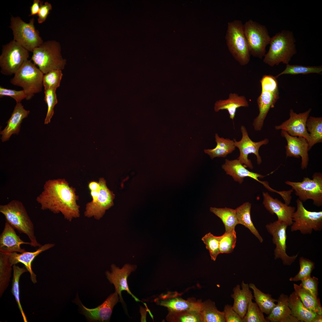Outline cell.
Here are the masks:
<instances>
[{"instance_id":"cell-1","label":"cell","mask_w":322,"mask_h":322,"mask_svg":"<svg viewBox=\"0 0 322 322\" xmlns=\"http://www.w3.org/2000/svg\"><path fill=\"white\" fill-rule=\"evenodd\" d=\"M78 199L75 188L65 179H58L47 181L36 200L41 210L55 214L61 213L71 222L80 216V206L77 202Z\"/></svg>"},{"instance_id":"cell-2","label":"cell","mask_w":322,"mask_h":322,"mask_svg":"<svg viewBox=\"0 0 322 322\" xmlns=\"http://www.w3.org/2000/svg\"><path fill=\"white\" fill-rule=\"evenodd\" d=\"M296 40L293 32L284 30L271 38L268 51L265 55L263 62L270 66L280 63L287 65L297 52Z\"/></svg>"},{"instance_id":"cell-3","label":"cell","mask_w":322,"mask_h":322,"mask_svg":"<svg viewBox=\"0 0 322 322\" xmlns=\"http://www.w3.org/2000/svg\"><path fill=\"white\" fill-rule=\"evenodd\" d=\"M0 212L4 215L6 222L20 233L27 235L31 246L40 247L42 245L37 240L33 222L21 201L13 200L6 204L1 205Z\"/></svg>"},{"instance_id":"cell-4","label":"cell","mask_w":322,"mask_h":322,"mask_svg":"<svg viewBox=\"0 0 322 322\" xmlns=\"http://www.w3.org/2000/svg\"><path fill=\"white\" fill-rule=\"evenodd\" d=\"M260 82L261 92L257 100L259 112L252 123L254 130L257 131L261 130L269 110L274 107L279 98L278 82L275 76L264 75Z\"/></svg>"},{"instance_id":"cell-5","label":"cell","mask_w":322,"mask_h":322,"mask_svg":"<svg viewBox=\"0 0 322 322\" xmlns=\"http://www.w3.org/2000/svg\"><path fill=\"white\" fill-rule=\"evenodd\" d=\"M59 43L51 40L44 42L32 52L31 60L45 74L54 69H63L66 64L61 53Z\"/></svg>"},{"instance_id":"cell-6","label":"cell","mask_w":322,"mask_h":322,"mask_svg":"<svg viewBox=\"0 0 322 322\" xmlns=\"http://www.w3.org/2000/svg\"><path fill=\"white\" fill-rule=\"evenodd\" d=\"M44 75L31 60H28L14 74L10 83L22 87L27 95L26 100H29L42 91Z\"/></svg>"},{"instance_id":"cell-7","label":"cell","mask_w":322,"mask_h":322,"mask_svg":"<svg viewBox=\"0 0 322 322\" xmlns=\"http://www.w3.org/2000/svg\"><path fill=\"white\" fill-rule=\"evenodd\" d=\"M225 38L228 49L234 58L242 66L247 64L250 54L241 21L235 20L227 23Z\"/></svg>"},{"instance_id":"cell-8","label":"cell","mask_w":322,"mask_h":322,"mask_svg":"<svg viewBox=\"0 0 322 322\" xmlns=\"http://www.w3.org/2000/svg\"><path fill=\"white\" fill-rule=\"evenodd\" d=\"M34 21L32 18L27 23L19 16H11L10 26L13 31V40L32 52L44 42L39 32L35 28Z\"/></svg>"},{"instance_id":"cell-9","label":"cell","mask_w":322,"mask_h":322,"mask_svg":"<svg viewBox=\"0 0 322 322\" xmlns=\"http://www.w3.org/2000/svg\"><path fill=\"white\" fill-rule=\"evenodd\" d=\"M29 52L14 40L3 45L0 56L1 73L6 76L14 75L28 60Z\"/></svg>"},{"instance_id":"cell-10","label":"cell","mask_w":322,"mask_h":322,"mask_svg":"<svg viewBox=\"0 0 322 322\" xmlns=\"http://www.w3.org/2000/svg\"><path fill=\"white\" fill-rule=\"evenodd\" d=\"M245 36L250 55L261 59L266 54V48L271 39L266 27L249 20L244 24Z\"/></svg>"},{"instance_id":"cell-11","label":"cell","mask_w":322,"mask_h":322,"mask_svg":"<svg viewBox=\"0 0 322 322\" xmlns=\"http://www.w3.org/2000/svg\"><path fill=\"white\" fill-rule=\"evenodd\" d=\"M297 210L292 216L293 223L291 225L292 232L299 231L304 235L310 234L313 230L322 229V211H311L304 207L302 201H296Z\"/></svg>"},{"instance_id":"cell-12","label":"cell","mask_w":322,"mask_h":322,"mask_svg":"<svg viewBox=\"0 0 322 322\" xmlns=\"http://www.w3.org/2000/svg\"><path fill=\"white\" fill-rule=\"evenodd\" d=\"M285 182L292 187L295 194L301 201L304 202L311 199L315 205L318 207L322 206V174L321 173L315 172L312 176V179L304 177L301 182L287 181Z\"/></svg>"},{"instance_id":"cell-13","label":"cell","mask_w":322,"mask_h":322,"mask_svg":"<svg viewBox=\"0 0 322 322\" xmlns=\"http://www.w3.org/2000/svg\"><path fill=\"white\" fill-rule=\"evenodd\" d=\"M288 226L286 223L277 220L267 224L265 227L272 236L273 243L275 246L274 250L275 259H280L284 265L290 266L296 260L298 253L290 256L286 252V230Z\"/></svg>"},{"instance_id":"cell-14","label":"cell","mask_w":322,"mask_h":322,"mask_svg":"<svg viewBox=\"0 0 322 322\" xmlns=\"http://www.w3.org/2000/svg\"><path fill=\"white\" fill-rule=\"evenodd\" d=\"M100 188L97 199L91 201L86 205L84 215L88 218L94 217L100 220L106 211L114 205L115 195L107 187L105 180L103 178L99 179Z\"/></svg>"},{"instance_id":"cell-15","label":"cell","mask_w":322,"mask_h":322,"mask_svg":"<svg viewBox=\"0 0 322 322\" xmlns=\"http://www.w3.org/2000/svg\"><path fill=\"white\" fill-rule=\"evenodd\" d=\"M241 131L242 134L241 140L239 141H237L235 139L233 140L235 146L239 149L240 152L239 156L237 159L246 167L252 169L253 167L251 160L248 158V155L250 154H254L256 157L258 164H261L262 160L259 154V148L262 145L267 144L269 142V140L266 138L259 141L255 142L249 137L247 130L244 126H241Z\"/></svg>"},{"instance_id":"cell-16","label":"cell","mask_w":322,"mask_h":322,"mask_svg":"<svg viewBox=\"0 0 322 322\" xmlns=\"http://www.w3.org/2000/svg\"><path fill=\"white\" fill-rule=\"evenodd\" d=\"M119 297L118 294L115 292L111 294L101 305L97 307L89 309L81 303L78 295L73 301V302L78 305L80 313L83 315L90 322H109L114 306L118 302Z\"/></svg>"},{"instance_id":"cell-17","label":"cell","mask_w":322,"mask_h":322,"mask_svg":"<svg viewBox=\"0 0 322 322\" xmlns=\"http://www.w3.org/2000/svg\"><path fill=\"white\" fill-rule=\"evenodd\" d=\"M137 266L129 264H125L120 268L114 264L111 266V272L106 271L105 275L110 283L114 286L115 292L118 294L120 301L124 303L121 295L123 291H126L136 302H140L139 299L135 296L130 290L127 284V279L131 273L135 270Z\"/></svg>"},{"instance_id":"cell-18","label":"cell","mask_w":322,"mask_h":322,"mask_svg":"<svg viewBox=\"0 0 322 322\" xmlns=\"http://www.w3.org/2000/svg\"><path fill=\"white\" fill-rule=\"evenodd\" d=\"M157 304L166 307L168 311L193 310L200 311L202 301L193 298L185 300L177 292L162 294L155 299Z\"/></svg>"},{"instance_id":"cell-19","label":"cell","mask_w":322,"mask_h":322,"mask_svg":"<svg viewBox=\"0 0 322 322\" xmlns=\"http://www.w3.org/2000/svg\"><path fill=\"white\" fill-rule=\"evenodd\" d=\"M311 110L312 109L310 108L304 112L297 114L292 109H290L289 118L280 125L275 126V129L284 130L292 136L303 137L308 143L309 136L306 124Z\"/></svg>"},{"instance_id":"cell-20","label":"cell","mask_w":322,"mask_h":322,"mask_svg":"<svg viewBox=\"0 0 322 322\" xmlns=\"http://www.w3.org/2000/svg\"><path fill=\"white\" fill-rule=\"evenodd\" d=\"M281 134L287 142V145L285 146L287 156L296 158L301 157V168H306L309 160L308 152L309 151L307 140L301 137L291 136L284 130H281Z\"/></svg>"},{"instance_id":"cell-21","label":"cell","mask_w":322,"mask_h":322,"mask_svg":"<svg viewBox=\"0 0 322 322\" xmlns=\"http://www.w3.org/2000/svg\"><path fill=\"white\" fill-rule=\"evenodd\" d=\"M222 167L227 174L231 176L235 181L240 184L242 183L244 178L250 177L261 183L270 191L272 190L267 182L259 180L258 178H262L265 176L249 171L237 159L232 160L226 159Z\"/></svg>"},{"instance_id":"cell-22","label":"cell","mask_w":322,"mask_h":322,"mask_svg":"<svg viewBox=\"0 0 322 322\" xmlns=\"http://www.w3.org/2000/svg\"><path fill=\"white\" fill-rule=\"evenodd\" d=\"M263 204L267 210L272 215L275 214L278 220L291 226L293 223L292 216L295 207L284 203L276 198H273L267 192H263Z\"/></svg>"},{"instance_id":"cell-23","label":"cell","mask_w":322,"mask_h":322,"mask_svg":"<svg viewBox=\"0 0 322 322\" xmlns=\"http://www.w3.org/2000/svg\"><path fill=\"white\" fill-rule=\"evenodd\" d=\"M15 229L6 222L4 229L0 236V251L9 253H23L26 251L21 247L22 244L31 246L30 242L22 240L15 231Z\"/></svg>"},{"instance_id":"cell-24","label":"cell","mask_w":322,"mask_h":322,"mask_svg":"<svg viewBox=\"0 0 322 322\" xmlns=\"http://www.w3.org/2000/svg\"><path fill=\"white\" fill-rule=\"evenodd\" d=\"M55 244L52 243H47L39 247L34 252L26 251L23 253H18L17 252L6 253L8 255L10 262L13 266L18 263L23 264L26 269L30 275V278L33 283L37 282L36 275L32 269L31 264L35 258L42 252L54 247Z\"/></svg>"},{"instance_id":"cell-25","label":"cell","mask_w":322,"mask_h":322,"mask_svg":"<svg viewBox=\"0 0 322 322\" xmlns=\"http://www.w3.org/2000/svg\"><path fill=\"white\" fill-rule=\"evenodd\" d=\"M237 285L233 290L231 296L234 300L233 309L243 319L247 312L249 302L254 299L249 284L242 281L241 284Z\"/></svg>"},{"instance_id":"cell-26","label":"cell","mask_w":322,"mask_h":322,"mask_svg":"<svg viewBox=\"0 0 322 322\" xmlns=\"http://www.w3.org/2000/svg\"><path fill=\"white\" fill-rule=\"evenodd\" d=\"M30 112L29 111L24 108L21 103H16L11 117L7 122V126L0 132L2 142L8 140L12 134H18L22 120L27 117Z\"/></svg>"},{"instance_id":"cell-27","label":"cell","mask_w":322,"mask_h":322,"mask_svg":"<svg viewBox=\"0 0 322 322\" xmlns=\"http://www.w3.org/2000/svg\"><path fill=\"white\" fill-rule=\"evenodd\" d=\"M249 106L248 101L244 96H239L236 93H230L227 99L220 100L216 102L214 110L216 112L220 110H227L229 115L230 118L233 120L238 108L240 107H247Z\"/></svg>"},{"instance_id":"cell-28","label":"cell","mask_w":322,"mask_h":322,"mask_svg":"<svg viewBox=\"0 0 322 322\" xmlns=\"http://www.w3.org/2000/svg\"><path fill=\"white\" fill-rule=\"evenodd\" d=\"M288 306L291 311V315L298 318L300 322H312L318 314L308 309L294 292L288 297Z\"/></svg>"},{"instance_id":"cell-29","label":"cell","mask_w":322,"mask_h":322,"mask_svg":"<svg viewBox=\"0 0 322 322\" xmlns=\"http://www.w3.org/2000/svg\"><path fill=\"white\" fill-rule=\"evenodd\" d=\"M251 204L247 202L235 209L238 224H240L248 228L261 243L263 239L254 226L250 216Z\"/></svg>"},{"instance_id":"cell-30","label":"cell","mask_w":322,"mask_h":322,"mask_svg":"<svg viewBox=\"0 0 322 322\" xmlns=\"http://www.w3.org/2000/svg\"><path fill=\"white\" fill-rule=\"evenodd\" d=\"M216 147L212 149H205L204 152L208 154L213 159L216 157H225L232 153L236 149L233 140L220 137L217 134H215Z\"/></svg>"},{"instance_id":"cell-31","label":"cell","mask_w":322,"mask_h":322,"mask_svg":"<svg viewBox=\"0 0 322 322\" xmlns=\"http://www.w3.org/2000/svg\"><path fill=\"white\" fill-rule=\"evenodd\" d=\"M294 292L304 305L311 312L322 315V307L319 298L314 296L308 291L295 284H293Z\"/></svg>"},{"instance_id":"cell-32","label":"cell","mask_w":322,"mask_h":322,"mask_svg":"<svg viewBox=\"0 0 322 322\" xmlns=\"http://www.w3.org/2000/svg\"><path fill=\"white\" fill-rule=\"evenodd\" d=\"M289 296L282 293L277 299V304L270 313L266 317L269 322H281L284 319L291 315V311L288 306Z\"/></svg>"},{"instance_id":"cell-33","label":"cell","mask_w":322,"mask_h":322,"mask_svg":"<svg viewBox=\"0 0 322 322\" xmlns=\"http://www.w3.org/2000/svg\"><path fill=\"white\" fill-rule=\"evenodd\" d=\"M249 285L253 291L256 303L263 313L269 315L276 306L275 302L277 299L273 298L270 294L264 293L253 283H250Z\"/></svg>"},{"instance_id":"cell-34","label":"cell","mask_w":322,"mask_h":322,"mask_svg":"<svg viewBox=\"0 0 322 322\" xmlns=\"http://www.w3.org/2000/svg\"><path fill=\"white\" fill-rule=\"evenodd\" d=\"M200 312L202 322H225L223 311L219 310L210 299L202 302Z\"/></svg>"},{"instance_id":"cell-35","label":"cell","mask_w":322,"mask_h":322,"mask_svg":"<svg viewBox=\"0 0 322 322\" xmlns=\"http://www.w3.org/2000/svg\"><path fill=\"white\" fill-rule=\"evenodd\" d=\"M306 127L309 136L308 143L309 151L315 144L322 142V117H309Z\"/></svg>"},{"instance_id":"cell-36","label":"cell","mask_w":322,"mask_h":322,"mask_svg":"<svg viewBox=\"0 0 322 322\" xmlns=\"http://www.w3.org/2000/svg\"><path fill=\"white\" fill-rule=\"evenodd\" d=\"M166 319L169 322H202L200 311L193 310L168 311Z\"/></svg>"},{"instance_id":"cell-37","label":"cell","mask_w":322,"mask_h":322,"mask_svg":"<svg viewBox=\"0 0 322 322\" xmlns=\"http://www.w3.org/2000/svg\"><path fill=\"white\" fill-rule=\"evenodd\" d=\"M210 212L219 217L223 223L225 232L235 229L238 224L235 209L227 208L210 207Z\"/></svg>"},{"instance_id":"cell-38","label":"cell","mask_w":322,"mask_h":322,"mask_svg":"<svg viewBox=\"0 0 322 322\" xmlns=\"http://www.w3.org/2000/svg\"><path fill=\"white\" fill-rule=\"evenodd\" d=\"M12 266L7 253L0 251V297L9 285Z\"/></svg>"},{"instance_id":"cell-39","label":"cell","mask_w":322,"mask_h":322,"mask_svg":"<svg viewBox=\"0 0 322 322\" xmlns=\"http://www.w3.org/2000/svg\"><path fill=\"white\" fill-rule=\"evenodd\" d=\"M322 66H308L300 65H286L284 70L275 76L277 78L279 76L284 74L292 75L310 73H317L322 74Z\"/></svg>"},{"instance_id":"cell-40","label":"cell","mask_w":322,"mask_h":322,"mask_svg":"<svg viewBox=\"0 0 322 322\" xmlns=\"http://www.w3.org/2000/svg\"><path fill=\"white\" fill-rule=\"evenodd\" d=\"M13 269V277L12 280L11 292L15 297L18 307L22 315L24 322H27V320L26 317L20 302L19 298V280L21 275L28 271L24 267L21 268L18 266L14 265Z\"/></svg>"},{"instance_id":"cell-41","label":"cell","mask_w":322,"mask_h":322,"mask_svg":"<svg viewBox=\"0 0 322 322\" xmlns=\"http://www.w3.org/2000/svg\"><path fill=\"white\" fill-rule=\"evenodd\" d=\"M236 241V236L235 229L225 232L220 236L219 242L220 253H229L233 251Z\"/></svg>"},{"instance_id":"cell-42","label":"cell","mask_w":322,"mask_h":322,"mask_svg":"<svg viewBox=\"0 0 322 322\" xmlns=\"http://www.w3.org/2000/svg\"><path fill=\"white\" fill-rule=\"evenodd\" d=\"M220 236H216L209 233L203 237L201 240L209 251L211 259L215 261L218 255L220 254L219 242Z\"/></svg>"},{"instance_id":"cell-43","label":"cell","mask_w":322,"mask_h":322,"mask_svg":"<svg viewBox=\"0 0 322 322\" xmlns=\"http://www.w3.org/2000/svg\"><path fill=\"white\" fill-rule=\"evenodd\" d=\"M263 313L255 302L251 300L249 302L247 312L243 318V322H268Z\"/></svg>"},{"instance_id":"cell-44","label":"cell","mask_w":322,"mask_h":322,"mask_svg":"<svg viewBox=\"0 0 322 322\" xmlns=\"http://www.w3.org/2000/svg\"><path fill=\"white\" fill-rule=\"evenodd\" d=\"M300 270L294 277L289 278L290 281H297L311 276L312 270L315 267V264L311 260L303 257H300L299 260Z\"/></svg>"},{"instance_id":"cell-45","label":"cell","mask_w":322,"mask_h":322,"mask_svg":"<svg viewBox=\"0 0 322 322\" xmlns=\"http://www.w3.org/2000/svg\"><path fill=\"white\" fill-rule=\"evenodd\" d=\"M44 89V100L47 106V111L44 124H48L50 122L51 119L54 114V106L58 103L56 93L57 89L50 88Z\"/></svg>"},{"instance_id":"cell-46","label":"cell","mask_w":322,"mask_h":322,"mask_svg":"<svg viewBox=\"0 0 322 322\" xmlns=\"http://www.w3.org/2000/svg\"><path fill=\"white\" fill-rule=\"evenodd\" d=\"M63 76L61 70L54 69L44 74L43 83L44 88H55L59 87Z\"/></svg>"},{"instance_id":"cell-47","label":"cell","mask_w":322,"mask_h":322,"mask_svg":"<svg viewBox=\"0 0 322 322\" xmlns=\"http://www.w3.org/2000/svg\"><path fill=\"white\" fill-rule=\"evenodd\" d=\"M301 281L300 287L309 291L315 297H318L319 282L318 278L310 276Z\"/></svg>"},{"instance_id":"cell-48","label":"cell","mask_w":322,"mask_h":322,"mask_svg":"<svg viewBox=\"0 0 322 322\" xmlns=\"http://www.w3.org/2000/svg\"><path fill=\"white\" fill-rule=\"evenodd\" d=\"M9 96L13 98L17 103H21V101L26 98L27 95L23 90L17 91L14 89H8L0 86V97L4 96Z\"/></svg>"},{"instance_id":"cell-49","label":"cell","mask_w":322,"mask_h":322,"mask_svg":"<svg viewBox=\"0 0 322 322\" xmlns=\"http://www.w3.org/2000/svg\"><path fill=\"white\" fill-rule=\"evenodd\" d=\"M223 311L225 322H243V319L233 309L231 305H225Z\"/></svg>"},{"instance_id":"cell-50","label":"cell","mask_w":322,"mask_h":322,"mask_svg":"<svg viewBox=\"0 0 322 322\" xmlns=\"http://www.w3.org/2000/svg\"><path fill=\"white\" fill-rule=\"evenodd\" d=\"M40 5V10L38 14V21L39 23L41 24L46 20L49 11L52 10V6L51 4L47 1L43 4V2L41 1Z\"/></svg>"},{"instance_id":"cell-51","label":"cell","mask_w":322,"mask_h":322,"mask_svg":"<svg viewBox=\"0 0 322 322\" xmlns=\"http://www.w3.org/2000/svg\"><path fill=\"white\" fill-rule=\"evenodd\" d=\"M41 1L39 0H34L33 3L30 7V14L29 16H32L38 14L40 7Z\"/></svg>"},{"instance_id":"cell-52","label":"cell","mask_w":322,"mask_h":322,"mask_svg":"<svg viewBox=\"0 0 322 322\" xmlns=\"http://www.w3.org/2000/svg\"><path fill=\"white\" fill-rule=\"evenodd\" d=\"M88 187L90 191H91L99 189L100 186L98 182L91 181L89 183Z\"/></svg>"},{"instance_id":"cell-53","label":"cell","mask_w":322,"mask_h":322,"mask_svg":"<svg viewBox=\"0 0 322 322\" xmlns=\"http://www.w3.org/2000/svg\"><path fill=\"white\" fill-rule=\"evenodd\" d=\"M300 321L296 318L290 315L283 319L281 322H299Z\"/></svg>"},{"instance_id":"cell-54","label":"cell","mask_w":322,"mask_h":322,"mask_svg":"<svg viewBox=\"0 0 322 322\" xmlns=\"http://www.w3.org/2000/svg\"><path fill=\"white\" fill-rule=\"evenodd\" d=\"M148 309L147 308H144L141 306L140 307V312L141 315V322H146V316L147 313V312L148 311Z\"/></svg>"},{"instance_id":"cell-55","label":"cell","mask_w":322,"mask_h":322,"mask_svg":"<svg viewBox=\"0 0 322 322\" xmlns=\"http://www.w3.org/2000/svg\"><path fill=\"white\" fill-rule=\"evenodd\" d=\"M322 321V315L317 314L312 321V322H319Z\"/></svg>"}]
</instances>
